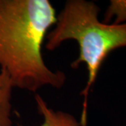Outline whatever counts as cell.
<instances>
[{"instance_id": "277c9868", "label": "cell", "mask_w": 126, "mask_h": 126, "mask_svg": "<svg viewBox=\"0 0 126 126\" xmlns=\"http://www.w3.org/2000/svg\"><path fill=\"white\" fill-rule=\"evenodd\" d=\"M13 89L14 86L9 75L0 69V126H12Z\"/></svg>"}, {"instance_id": "7a4b0ae2", "label": "cell", "mask_w": 126, "mask_h": 126, "mask_svg": "<svg viewBox=\"0 0 126 126\" xmlns=\"http://www.w3.org/2000/svg\"><path fill=\"white\" fill-rule=\"evenodd\" d=\"M99 7L87 0H68L57 15L54 27L46 37V48L54 50L63 42L74 40L79 56L71 64L77 69L86 64L88 81L80 94L83 96L81 123L87 124L88 99L104 60L113 50L126 47V23L109 24L99 20Z\"/></svg>"}, {"instance_id": "3957f363", "label": "cell", "mask_w": 126, "mask_h": 126, "mask_svg": "<svg viewBox=\"0 0 126 126\" xmlns=\"http://www.w3.org/2000/svg\"><path fill=\"white\" fill-rule=\"evenodd\" d=\"M35 101L38 112L44 119L41 126H83L72 113L49 107L39 94H35Z\"/></svg>"}, {"instance_id": "5b68a950", "label": "cell", "mask_w": 126, "mask_h": 126, "mask_svg": "<svg viewBox=\"0 0 126 126\" xmlns=\"http://www.w3.org/2000/svg\"><path fill=\"white\" fill-rule=\"evenodd\" d=\"M113 19V24L126 23V0H111L104 13L103 23H109Z\"/></svg>"}, {"instance_id": "6da1fadb", "label": "cell", "mask_w": 126, "mask_h": 126, "mask_svg": "<svg viewBox=\"0 0 126 126\" xmlns=\"http://www.w3.org/2000/svg\"><path fill=\"white\" fill-rule=\"evenodd\" d=\"M57 20L48 0H0V69L14 88L36 93L43 87L61 88L62 71L44 62L43 44Z\"/></svg>"}]
</instances>
